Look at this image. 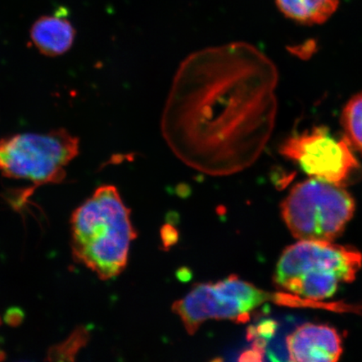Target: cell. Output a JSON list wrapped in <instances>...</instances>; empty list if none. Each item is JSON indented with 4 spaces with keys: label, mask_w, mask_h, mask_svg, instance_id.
<instances>
[{
    "label": "cell",
    "mask_w": 362,
    "mask_h": 362,
    "mask_svg": "<svg viewBox=\"0 0 362 362\" xmlns=\"http://www.w3.org/2000/svg\"><path fill=\"white\" fill-rule=\"evenodd\" d=\"M285 16L302 25L324 24L337 11L339 0H275Z\"/></svg>",
    "instance_id": "30bf717a"
},
{
    "label": "cell",
    "mask_w": 362,
    "mask_h": 362,
    "mask_svg": "<svg viewBox=\"0 0 362 362\" xmlns=\"http://www.w3.org/2000/svg\"><path fill=\"white\" fill-rule=\"evenodd\" d=\"M361 266V253L355 248L300 241L283 252L274 280L301 301H320L332 297L339 284L354 281Z\"/></svg>",
    "instance_id": "3957f363"
},
{
    "label": "cell",
    "mask_w": 362,
    "mask_h": 362,
    "mask_svg": "<svg viewBox=\"0 0 362 362\" xmlns=\"http://www.w3.org/2000/svg\"><path fill=\"white\" fill-rule=\"evenodd\" d=\"M352 149L345 136L338 139L327 128L315 127L288 137L279 152L312 178L344 187L360 167Z\"/></svg>",
    "instance_id": "52a82bcc"
},
{
    "label": "cell",
    "mask_w": 362,
    "mask_h": 362,
    "mask_svg": "<svg viewBox=\"0 0 362 362\" xmlns=\"http://www.w3.org/2000/svg\"><path fill=\"white\" fill-rule=\"evenodd\" d=\"M76 30L69 21L59 16H42L34 23L30 38L45 56L63 55L71 48Z\"/></svg>",
    "instance_id": "9c48e42d"
},
{
    "label": "cell",
    "mask_w": 362,
    "mask_h": 362,
    "mask_svg": "<svg viewBox=\"0 0 362 362\" xmlns=\"http://www.w3.org/2000/svg\"><path fill=\"white\" fill-rule=\"evenodd\" d=\"M274 296L233 275L215 284L197 285L175 302L173 310L193 334L207 320L245 321L252 310Z\"/></svg>",
    "instance_id": "8992f818"
},
{
    "label": "cell",
    "mask_w": 362,
    "mask_h": 362,
    "mask_svg": "<svg viewBox=\"0 0 362 362\" xmlns=\"http://www.w3.org/2000/svg\"><path fill=\"white\" fill-rule=\"evenodd\" d=\"M279 72L247 42L200 49L176 71L161 117L172 153L212 175L237 173L257 160L273 134Z\"/></svg>",
    "instance_id": "6da1fadb"
},
{
    "label": "cell",
    "mask_w": 362,
    "mask_h": 362,
    "mask_svg": "<svg viewBox=\"0 0 362 362\" xmlns=\"http://www.w3.org/2000/svg\"><path fill=\"white\" fill-rule=\"evenodd\" d=\"M341 124L352 148L362 153V93L353 96L344 107Z\"/></svg>",
    "instance_id": "8fae6325"
},
{
    "label": "cell",
    "mask_w": 362,
    "mask_h": 362,
    "mask_svg": "<svg viewBox=\"0 0 362 362\" xmlns=\"http://www.w3.org/2000/svg\"><path fill=\"white\" fill-rule=\"evenodd\" d=\"M75 259L102 280L119 276L128 262L136 233L119 191L102 185L74 211L71 220Z\"/></svg>",
    "instance_id": "7a4b0ae2"
},
{
    "label": "cell",
    "mask_w": 362,
    "mask_h": 362,
    "mask_svg": "<svg viewBox=\"0 0 362 362\" xmlns=\"http://www.w3.org/2000/svg\"><path fill=\"white\" fill-rule=\"evenodd\" d=\"M289 360L300 362H334L343 352L342 339L327 325L305 324L286 339Z\"/></svg>",
    "instance_id": "ba28073f"
},
{
    "label": "cell",
    "mask_w": 362,
    "mask_h": 362,
    "mask_svg": "<svg viewBox=\"0 0 362 362\" xmlns=\"http://www.w3.org/2000/svg\"><path fill=\"white\" fill-rule=\"evenodd\" d=\"M355 209L354 198L344 187L312 177L297 184L282 203L285 223L300 241H334Z\"/></svg>",
    "instance_id": "277c9868"
},
{
    "label": "cell",
    "mask_w": 362,
    "mask_h": 362,
    "mask_svg": "<svg viewBox=\"0 0 362 362\" xmlns=\"http://www.w3.org/2000/svg\"><path fill=\"white\" fill-rule=\"evenodd\" d=\"M79 153V139L63 129L0 139V172L7 178L40 185L61 183Z\"/></svg>",
    "instance_id": "5b68a950"
}]
</instances>
